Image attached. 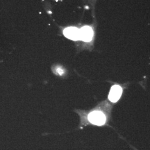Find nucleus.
I'll return each instance as SVG.
<instances>
[{
	"label": "nucleus",
	"instance_id": "nucleus-1",
	"mask_svg": "<svg viewBox=\"0 0 150 150\" xmlns=\"http://www.w3.org/2000/svg\"><path fill=\"white\" fill-rule=\"evenodd\" d=\"M88 118L90 122L98 126L104 125L106 120L105 115L100 111H93L90 113Z\"/></svg>",
	"mask_w": 150,
	"mask_h": 150
},
{
	"label": "nucleus",
	"instance_id": "nucleus-5",
	"mask_svg": "<svg viewBox=\"0 0 150 150\" xmlns=\"http://www.w3.org/2000/svg\"><path fill=\"white\" fill-rule=\"evenodd\" d=\"M56 72L59 74V75H62L64 73V70H62L61 68L60 67H58L56 69Z\"/></svg>",
	"mask_w": 150,
	"mask_h": 150
},
{
	"label": "nucleus",
	"instance_id": "nucleus-3",
	"mask_svg": "<svg viewBox=\"0 0 150 150\" xmlns=\"http://www.w3.org/2000/svg\"><path fill=\"white\" fill-rule=\"evenodd\" d=\"M93 32L92 28L85 26L80 30V40L85 42L90 41L93 38Z\"/></svg>",
	"mask_w": 150,
	"mask_h": 150
},
{
	"label": "nucleus",
	"instance_id": "nucleus-4",
	"mask_svg": "<svg viewBox=\"0 0 150 150\" xmlns=\"http://www.w3.org/2000/svg\"><path fill=\"white\" fill-rule=\"evenodd\" d=\"M64 35L72 40H80V30L76 27H68L64 31Z\"/></svg>",
	"mask_w": 150,
	"mask_h": 150
},
{
	"label": "nucleus",
	"instance_id": "nucleus-2",
	"mask_svg": "<svg viewBox=\"0 0 150 150\" xmlns=\"http://www.w3.org/2000/svg\"><path fill=\"white\" fill-rule=\"evenodd\" d=\"M122 89L118 85L113 86L108 96L109 100L112 102H116L120 99L122 95Z\"/></svg>",
	"mask_w": 150,
	"mask_h": 150
}]
</instances>
